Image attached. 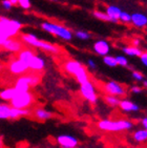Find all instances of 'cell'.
<instances>
[{
  "mask_svg": "<svg viewBox=\"0 0 147 148\" xmlns=\"http://www.w3.org/2000/svg\"><path fill=\"white\" fill-rule=\"evenodd\" d=\"M63 67H64V71L67 74L71 75V76L76 78L77 82L79 83L80 85L89 81V76H88L87 71L83 66L82 63L79 62V61H77V60H67L64 63Z\"/></svg>",
  "mask_w": 147,
  "mask_h": 148,
  "instance_id": "obj_1",
  "label": "cell"
},
{
  "mask_svg": "<svg viewBox=\"0 0 147 148\" xmlns=\"http://www.w3.org/2000/svg\"><path fill=\"white\" fill-rule=\"evenodd\" d=\"M133 123L129 120H100L97 123V127L103 131H124L133 128Z\"/></svg>",
  "mask_w": 147,
  "mask_h": 148,
  "instance_id": "obj_2",
  "label": "cell"
},
{
  "mask_svg": "<svg viewBox=\"0 0 147 148\" xmlns=\"http://www.w3.org/2000/svg\"><path fill=\"white\" fill-rule=\"evenodd\" d=\"M21 41L25 44L33 46V47H37V49H41L42 51H45L47 53H52V54H59L60 49L58 46L54 45L49 42L40 40L33 34H22L21 35Z\"/></svg>",
  "mask_w": 147,
  "mask_h": 148,
  "instance_id": "obj_3",
  "label": "cell"
},
{
  "mask_svg": "<svg viewBox=\"0 0 147 148\" xmlns=\"http://www.w3.org/2000/svg\"><path fill=\"white\" fill-rule=\"evenodd\" d=\"M41 29L46 33L54 35L64 41H71L73 39V33L71 32V29H68L67 27L63 25H60L58 23L45 21V22L41 23Z\"/></svg>",
  "mask_w": 147,
  "mask_h": 148,
  "instance_id": "obj_4",
  "label": "cell"
},
{
  "mask_svg": "<svg viewBox=\"0 0 147 148\" xmlns=\"http://www.w3.org/2000/svg\"><path fill=\"white\" fill-rule=\"evenodd\" d=\"M22 29V23L18 20L0 16V32L8 38L16 37Z\"/></svg>",
  "mask_w": 147,
  "mask_h": 148,
  "instance_id": "obj_5",
  "label": "cell"
},
{
  "mask_svg": "<svg viewBox=\"0 0 147 148\" xmlns=\"http://www.w3.org/2000/svg\"><path fill=\"white\" fill-rule=\"evenodd\" d=\"M35 102V96L30 91H23V92H18L15 98L12 100L10 104L15 108H30Z\"/></svg>",
  "mask_w": 147,
  "mask_h": 148,
  "instance_id": "obj_6",
  "label": "cell"
},
{
  "mask_svg": "<svg viewBox=\"0 0 147 148\" xmlns=\"http://www.w3.org/2000/svg\"><path fill=\"white\" fill-rule=\"evenodd\" d=\"M80 94L89 103L95 104L98 101V95H97L96 87H95L93 83L91 82V80L87 81L86 83H84V84L80 85Z\"/></svg>",
  "mask_w": 147,
  "mask_h": 148,
  "instance_id": "obj_7",
  "label": "cell"
},
{
  "mask_svg": "<svg viewBox=\"0 0 147 148\" xmlns=\"http://www.w3.org/2000/svg\"><path fill=\"white\" fill-rule=\"evenodd\" d=\"M103 89L107 95L110 96H116V97H122L126 95V90L120 83L116 82V81H107L106 83L103 84Z\"/></svg>",
  "mask_w": 147,
  "mask_h": 148,
  "instance_id": "obj_8",
  "label": "cell"
},
{
  "mask_svg": "<svg viewBox=\"0 0 147 148\" xmlns=\"http://www.w3.org/2000/svg\"><path fill=\"white\" fill-rule=\"evenodd\" d=\"M28 66L19 59L12 60L9 63V71L15 76H23L28 71Z\"/></svg>",
  "mask_w": 147,
  "mask_h": 148,
  "instance_id": "obj_9",
  "label": "cell"
},
{
  "mask_svg": "<svg viewBox=\"0 0 147 148\" xmlns=\"http://www.w3.org/2000/svg\"><path fill=\"white\" fill-rule=\"evenodd\" d=\"M56 141L61 148H76L79 144L78 139L71 134H60L56 138Z\"/></svg>",
  "mask_w": 147,
  "mask_h": 148,
  "instance_id": "obj_10",
  "label": "cell"
},
{
  "mask_svg": "<svg viewBox=\"0 0 147 148\" xmlns=\"http://www.w3.org/2000/svg\"><path fill=\"white\" fill-rule=\"evenodd\" d=\"M93 49L97 55L102 56V57H105V56H107L109 54L110 45L106 40L100 39V40H97L96 42L93 43Z\"/></svg>",
  "mask_w": 147,
  "mask_h": 148,
  "instance_id": "obj_11",
  "label": "cell"
},
{
  "mask_svg": "<svg viewBox=\"0 0 147 148\" xmlns=\"http://www.w3.org/2000/svg\"><path fill=\"white\" fill-rule=\"evenodd\" d=\"M2 47L8 51L18 54L20 51L23 49V42L18 39H15V38H9V39L4 42Z\"/></svg>",
  "mask_w": 147,
  "mask_h": 148,
  "instance_id": "obj_12",
  "label": "cell"
},
{
  "mask_svg": "<svg viewBox=\"0 0 147 148\" xmlns=\"http://www.w3.org/2000/svg\"><path fill=\"white\" fill-rule=\"evenodd\" d=\"M28 69L33 71H41L45 67V60L35 54L28 62Z\"/></svg>",
  "mask_w": 147,
  "mask_h": 148,
  "instance_id": "obj_13",
  "label": "cell"
},
{
  "mask_svg": "<svg viewBox=\"0 0 147 148\" xmlns=\"http://www.w3.org/2000/svg\"><path fill=\"white\" fill-rule=\"evenodd\" d=\"M131 23L138 29H143L147 26V15L144 13H133L131 14Z\"/></svg>",
  "mask_w": 147,
  "mask_h": 148,
  "instance_id": "obj_14",
  "label": "cell"
},
{
  "mask_svg": "<svg viewBox=\"0 0 147 148\" xmlns=\"http://www.w3.org/2000/svg\"><path fill=\"white\" fill-rule=\"evenodd\" d=\"M14 87L17 89L18 92H23V91H30L31 88V85L27 81V78H26L25 75L23 76H20L16 79L14 84Z\"/></svg>",
  "mask_w": 147,
  "mask_h": 148,
  "instance_id": "obj_15",
  "label": "cell"
},
{
  "mask_svg": "<svg viewBox=\"0 0 147 148\" xmlns=\"http://www.w3.org/2000/svg\"><path fill=\"white\" fill-rule=\"evenodd\" d=\"M32 114H33L35 119H37L38 121H46V120H49L53 118V114L51 111L46 110L42 107H36L34 110L32 111Z\"/></svg>",
  "mask_w": 147,
  "mask_h": 148,
  "instance_id": "obj_16",
  "label": "cell"
},
{
  "mask_svg": "<svg viewBox=\"0 0 147 148\" xmlns=\"http://www.w3.org/2000/svg\"><path fill=\"white\" fill-rule=\"evenodd\" d=\"M119 107L121 110H123L124 112H136V111H139L140 107H139L138 104L136 103L131 102L129 100H121L119 104Z\"/></svg>",
  "mask_w": 147,
  "mask_h": 148,
  "instance_id": "obj_17",
  "label": "cell"
},
{
  "mask_svg": "<svg viewBox=\"0 0 147 148\" xmlns=\"http://www.w3.org/2000/svg\"><path fill=\"white\" fill-rule=\"evenodd\" d=\"M106 14L108 15L111 19V22L113 23H117L118 21L120 20V16H121V9H120L119 6L117 5H108L106 8V12H105Z\"/></svg>",
  "mask_w": 147,
  "mask_h": 148,
  "instance_id": "obj_18",
  "label": "cell"
},
{
  "mask_svg": "<svg viewBox=\"0 0 147 148\" xmlns=\"http://www.w3.org/2000/svg\"><path fill=\"white\" fill-rule=\"evenodd\" d=\"M17 94H18V91L14 86H13V87H8V88H4V89H2V90H0V99L3 100V101H5V102H11Z\"/></svg>",
  "mask_w": 147,
  "mask_h": 148,
  "instance_id": "obj_19",
  "label": "cell"
},
{
  "mask_svg": "<svg viewBox=\"0 0 147 148\" xmlns=\"http://www.w3.org/2000/svg\"><path fill=\"white\" fill-rule=\"evenodd\" d=\"M122 51L124 53L126 56H129V57H141V55L143 54V51L139 49L138 46H133V45H127V46H123L122 47Z\"/></svg>",
  "mask_w": 147,
  "mask_h": 148,
  "instance_id": "obj_20",
  "label": "cell"
},
{
  "mask_svg": "<svg viewBox=\"0 0 147 148\" xmlns=\"http://www.w3.org/2000/svg\"><path fill=\"white\" fill-rule=\"evenodd\" d=\"M34 55H35V53L32 51V49H23L22 51H20L19 53H18L17 57H18V59L21 60V61H23V62L27 65L28 62H30V60L32 59V57H33Z\"/></svg>",
  "mask_w": 147,
  "mask_h": 148,
  "instance_id": "obj_21",
  "label": "cell"
},
{
  "mask_svg": "<svg viewBox=\"0 0 147 148\" xmlns=\"http://www.w3.org/2000/svg\"><path fill=\"white\" fill-rule=\"evenodd\" d=\"M133 139L137 143H144L147 141V130L146 129H138L133 134Z\"/></svg>",
  "mask_w": 147,
  "mask_h": 148,
  "instance_id": "obj_22",
  "label": "cell"
},
{
  "mask_svg": "<svg viewBox=\"0 0 147 148\" xmlns=\"http://www.w3.org/2000/svg\"><path fill=\"white\" fill-rule=\"evenodd\" d=\"M11 108H12L11 104L1 103V105H0V120H8V119H10Z\"/></svg>",
  "mask_w": 147,
  "mask_h": 148,
  "instance_id": "obj_23",
  "label": "cell"
},
{
  "mask_svg": "<svg viewBox=\"0 0 147 148\" xmlns=\"http://www.w3.org/2000/svg\"><path fill=\"white\" fill-rule=\"evenodd\" d=\"M25 76H26V78H27V81H28V83H30L31 87H35V86H37L40 83L41 78H40L39 75L33 73V74H26Z\"/></svg>",
  "mask_w": 147,
  "mask_h": 148,
  "instance_id": "obj_24",
  "label": "cell"
},
{
  "mask_svg": "<svg viewBox=\"0 0 147 148\" xmlns=\"http://www.w3.org/2000/svg\"><path fill=\"white\" fill-rule=\"evenodd\" d=\"M120 101H121V100L119 99V97H116V96H110V95H107V96L105 97V102L107 103L108 105L113 106V107L119 106Z\"/></svg>",
  "mask_w": 147,
  "mask_h": 148,
  "instance_id": "obj_25",
  "label": "cell"
},
{
  "mask_svg": "<svg viewBox=\"0 0 147 148\" xmlns=\"http://www.w3.org/2000/svg\"><path fill=\"white\" fill-rule=\"evenodd\" d=\"M103 63L108 67H116V66H118L116 57H113V56H109V55L103 57Z\"/></svg>",
  "mask_w": 147,
  "mask_h": 148,
  "instance_id": "obj_26",
  "label": "cell"
},
{
  "mask_svg": "<svg viewBox=\"0 0 147 148\" xmlns=\"http://www.w3.org/2000/svg\"><path fill=\"white\" fill-rule=\"evenodd\" d=\"M93 17L97 18V19L99 20H102V21H107V22H111V19H110V17L108 16L106 13H104V12H101V11H95L93 13Z\"/></svg>",
  "mask_w": 147,
  "mask_h": 148,
  "instance_id": "obj_27",
  "label": "cell"
},
{
  "mask_svg": "<svg viewBox=\"0 0 147 148\" xmlns=\"http://www.w3.org/2000/svg\"><path fill=\"white\" fill-rule=\"evenodd\" d=\"M116 60L117 63H118V66H122V67L128 66V59L125 56H122V55L116 56Z\"/></svg>",
  "mask_w": 147,
  "mask_h": 148,
  "instance_id": "obj_28",
  "label": "cell"
},
{
  "mask_svg": "<svg viewBox=\"0 0 147 148\" xmlns=\"http://www.w3.org/2000/svg\"><path fill=\"white\" fill-rule=\"evenodd\" d=\"M75 36H76V38H78V39L80 40H88L91 39V35H89V33H87V32L85 31H77L76 33H75Z\"/></svg>",
  "mask_w": 147,
  "mask_h": 148,
  "instance_id": "obj_29",
  "label": "cell"
},
{
  "mask_svg": "<svg viewBox=\"0 0 147 148\" xmlns=\"http://www.w3.org/2000/svg\"><path fill=\"white\" fill-rule=\"evenodd\" d=\"M131 77L133 78V80H136L137 82H143L144 81V75L142 74L141 71H131Z\"/></svg>",
  "mask_w": 147,
  "mask_h": 148,
  "instance_id": "obj_30",
  "label": "cell"
},
{
  "mask_svg": "<svg viewBox=\"0 0 147 148\" xmlns=\"http://www.w3.org/2000/svg\"><path fill=\"white\" fill-rule=\"evenodd\" d=\"M120 20H121L122 22H124V23L131 22V14H129V13H127V12L122 11L121 16H120Z\"/></svg>",
  "mask_w": 147,
  "mask_h": 148,
  "instance_id": "obj_31",
  "label": "cell"
},
{
  "mask_svg": "<svg viewBox=\"0 0 147 148\" xmlns=\"http://www.w3.org/2000/svg\"><path fill=\"white\" fill-rule=\"evenodd\" d=\"M19 5L21 9L28 10L31 8V0H19Z\"/></svg>",
  "mask_w": 147,
  "mask_h": 148,
  "instance_id": "obj_32",
  "label": "cell"
},
{
  "mask_svg": "<svg viewBox=\"0 0 147 148\" xmlns=\"http://www.w3.org/2000/svg\"><path fill=\"white\" fill-rule=\"evenodd\" d=\"M130 91L133 92V94H141L142 91H143V88L139 85H133L130 87Z\"/></svg>",
  "mask_w": 147,
  "mask_h": 148,
  "instance_id": "obj_33",
  "label": "cell"
},
{
  "mask_svg": "<svg viewBox=\"0 0 147 148\" xmlns=\"http://www.w3.org/2000/svg\"><path fill=\"white\" fill-rule=\"evenodd\" d=\"M1 5H2V8L4 10H11L13 4L11 3L10 0H2V1H1Z\"/></svg>",
  "mask_w": 147,
  "mask_h": 148,
  "instance_id": "obj_34",
  "label": "cell"
},
{
  "mask_svg": "<svg viewBox=\"0 0 147 148\" xmlns=\"http://www.w3.org/2000/svg\"><path fill=\"white\" fill-rule=\"evenodd\" d=\"M140 60H141L142 64L147 67V51H145V53H143V54L141 55V57H140Z\"/></svg>",
  "mask_w": 147,
  "mask_h": 148,
  "instance_id": "obj_35",
  "label": "cell"
},
{
  "mask_svg": "<svg viewBox=\"0 0 147 148\" xmlns=\"http://www.w3.org/2000/svg\"><path fill=\"white\" fill-rule=\"evenodd\" d=\"M87 66L89 67V69H96L97 64H96V62H95L93 59H88L87 60Z\"/></svg>",
  "mask_w": 147,
  "mask_h": 148,
  "instance_id": "obj_36",
  "label": "cell"
},
{
  "mask_svg": "<svg viewBox=\"0 0 147 148\" xmlns=\"http://www.w3.org/2000/svg\"><path fill=\"white\" fill-rule=\"evenodd\" d=\"M9 39V38L6 37V36H4V35L0 32V46H3V44H4V42H5L6 40Z\"/></svg>",
  "mask_w": 147,
  "mask_h": 148,
  "instance_id": "obj_37",
  "label": "cell"
},
{
  "mask_svg": "<svg viewBox=\"0 0 147 148\" xmlns=\"http://www.w3.org/2000/svg\"><path fill=\"white\" fill-rule=\"evenodd\" d=\"M141 125L143 126V128L147 130V117H144L141 120Z\"/></svg>",
  "mask_w": 147,
  "mask_h": 148,
  "instance_id": "obj_38",
  "label": "cell"
},
{
  "mask_svg": "<svg viewBox=\"0 0 147 148\" xmlns=\"http://www.w3.org/2000/svg\"><path fill=\"white\" fill-rule=\"evenodd\" d=\"M133 46H138L140 45V39H138V38H136V39L133 40Z\"/></svg>",
  "mask_w": 147,
  "mask_h": 148,
  "instance_id": "obj_39",
  "label": "cell"
},
{
  "mask_svg": "<svg viewBox=\"0 0 147 148\" xmlns=\"http://www.w3.org/2000/svg\"><path fill=\"white\" fill-rule=\"evenodd\" d=\"M11 1V3L13 4V5H17V4H19V0H10Z\"/></svg>",
  "mask_w": 147,
  "mask_h": 148,
  "instance_id": "obj_40",
  "label": "cell"
},
{
  "mask_svg": "<svg viewBox=\"0 0 147 148\" xmlns=\"http://www.w3.org/2000/svg\"><path fill=\"white\" fill-rule=\"evenodd\" d=\"M1 147H3V139H2V137L0 136V148Z\"/></svg>",
  "mask_w": 147,
  "mask_h": 148,
  "instance_id": "obj_41",
  "label": "cell"
},
{
  "mask_svg": "<svg viewBox=\"0 0 147 148\" xmlns=\"http://www.w3.org/2000/svg\"><path fill=\"white\" fill-rule=\"evenodd\" d=\"M143 85H144V87H147V80L143 81Z\"/></svg>",
  "mask_w": 147,
  "mask_h": 148,
  "instance_id": "obj_42",
  "label": "cell"
},
{
  "mask_svg": "<svg viewBox=\"0 0 147 148\" xmlns=\"http://www.w3.org/2000/svg\"><path fill=\"white\" fill-rule=\"evenodd\" d=\"M76 148H83V147H76Z\"/></svg>",
  "mask_w": 147,
  "mask_h": 148,
  "instance_id": "obj_43",
  "label": "cell"
},
{
  "mask_svg": "<svg viewBox=\"0 0 147 148\" xmlns=\"http://www.w3.org/2000/svg\"><path fill=\"white\" fill-rule=\"evenodd\" d=\"M51 1H56V0H51Z\"/></svg>",
  "mask_w": 147,
  "mask_h": 148,
  "instance_id": "obj_44",
  "label": "cell"
},
{
  "mask_svg": "<svg viewBox=\"0 0 147 148\" xmlns=\"http://www.w3.org/2000/svg\"><path fill=\"white\" fill-rule=\"evenodd\" d=\"M0 105H1V103H0Z\"/></svg>",
  "mask_w": 147,
  "mask_h": 148,
  "instance_id": "obj_45",
  "label": "cell"
}]
</instances>
